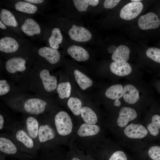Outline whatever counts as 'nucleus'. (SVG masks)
I'll list each match as a JSON object with an SVG mask.
<instances>
[{
    "mask_svg": "<svg viewBox=\"0 0 160 160\" xmlns=\"http://www.w3.org/2000/svg\"><path fill=\"white\" fill-rule=\"evenodd\" d=\"M32 47L31 44L18 53L4 57L1 63V71L5 77L28 88V77L35 66L31 53Z\"/></svg>",
    "mask_w": 160,
    "mask_h": 160,
    "instance_id": "1",
    "label": "nucleus"
},
{
    "mask_svg": "<svg viewBox=\"0 0 160 160\" xmlns=\"http://www.w3.org/2000/svg\"><path fill=\"white\" fill-rule=\"evenodd\" d=\"M5 105L15 112L36 116L42 115L56 108L52 97L35 94H30L20 100Z\"/></svg>",
    "mask_w": 160,
    "mask_h": 160,
    "instance_id": "2",
    "label": "nucleus"
},
{
    "mask_svg": "<svg viewBox=\"0 0 160 160\" xmlns=\"http://www.w3.org/2000/svg\"><path fill=\"white\" fill-rule=\"evenodd\" d=\"M49 70L35 66L28 79L30 92L45 97H52L56 92L58 81L57 77Z\"/></svg>",
    "mask_w": 160,
    "mask_h": 160,
    "instance_id": "3",
    "label": "nucleus"
},
{
    "mask_svg": "<svg viewBox=\"0 0 160 160\" xmlns=\"http://www.w3.org/2000/svg\"><path fill=\"white\" fill-rule=\"evenodd\" d=\"M31 53L35 66L44 68L50 71L60 65L63 62V53L57 49L48 46H33Z\"/></svg>",
    "mask_w": 160,
    "mask_h": 160,
    "instance_id": "4",
    "label": "nucleus"
},
{
    "mask_svg": "<svg viewBox=\"0 0 160 160\" xmlns=\"http://www.w3.org/2000/svg\"><path fill=\"white\" fill-rule=\"evenodd\" d=\"M48 18L50 23L60 28L72 40L80 43L92 40L93 34L87 28L74 24H70L69 20L64 18L52 15Z\"/></svg>",
    "mask_w": 160,
    "mask_h": 160,
    "instance_id": "5",
    "label": "nucleus"
},
{
    "mask_svg": "<svg viewBox=\"0 0 160 160\" xmlns=\"http://www.w3.org/2000/svg\"><path fill=\"white\" fill-rule=\"evenodd\" d=\"M21 149L38 159L39 151L32 138L25 130L22 121H19L7 132Z\"/></svg>",
    "mask_w": 160,
    "mask_h": 160,
    "instance_id": "6",
    "label": "nucleus"
},
{
    "mask_svg": "<svg viewBox=\"0 0 160 160\" xmlns=\"http://www.w3.org/2000/svg\"><path fill=\"white\" fill-rule=\"evenodd\" d=\"M54 109L41 116L51 125L58 136L63 137L68 135L72 132L73 126L70 116L64 111L55 112Z\"/></svg>",
    "mask_w": 160,
    "mask_h": 160,
    "instance_id": "7",
    "label": "nucleus"
},
{
    "mask_svg": "<svg viewBox=\"0 0 160 160\" xmlns=\"http://www.w3.org/2000/svg\"><path fill=\"white\" fill-rule=\"evenodd\" d=\"M10 9L16 18L23 34L31 38H39L45 41L47 29H44L31 15Z\"/></svg>",
    "mask_w": 160,
    "mask_h": 160,
    "instance_id": "8",
    "label": "nucleus"
},
{
    "mask_svg": "<svg viewBox=\"0 0 160 160\" xmlns=\"http://www.w3.org/2000/svg\"><path fill=\"white\" fill-rule=\"evenodd\" d=\"M29 92L28 88L0 76V99L5 104L20 100L30 94Z\"/></svg>",
    "mask_w": 160,
    "mask_h": 160,
    "instance_id": "9",
    "label": "nucleus"
},
{
    "mask_svg": "<svg viewBox=\"0 0 160 160\" xmlns=\"http://www.w3.org/2000/svg\"><path fill=\"white\" fill-rule=\"evenodd\" d=\"M0 34V56L3 58L18 53L31 44L29 41L17 35Z\"/></svg>",
    "mask_w": 160,
    "mask_h": 160,
    "instance_id": "10",
    "label": "nucleus"
},
{
    "mask_svg": "<svg viewBox=\"0 0 160 160\" xmlns=\"http://www.w3.org/2000/svg\"><path fill=\"white\" fill-rule=\"evenodd\" d=\"M40 127L38 134L39 145V152H44L54 151L57 140V132L53 127L45 121L41 116H39Z\"/></svg>",
    "mask_w": 160,
    "mask_h": 160,
    "instance_id": "11",
    "label": "nucleus"
},
{
    "mask_svg": "<svg viewBox=\"0 0 160 160\" xmlns=\"http://www.w3.org/2000/svg\"><path fill=\"white\" fill-rule=\"evenodd\" d=\"M1 153L17 160H34V157L23 151L7 133L0 134Z\"/></svg>",
    "mask_w": 160,
    "mask_h": 160,
    "instance_id": "12",
    "label": "nucleus"
},
{
    "mask_svg": "<svg viewBox=\"0 0 160 160\" xmlns=\"http://www.w3.org/2000/svg\"><path fill=\"white\" fill-rule=\"evenodd\" d=\"M1 4L16 11L31 15L41 14V9L24 0H6L1 1Z\"/></svg>",
    "mask_w": 160,
    "mask_h": 160,
    "instance_id": "13",
    "label": "nucleus"
},
{
    "mask_svg": "<svg viewBox=\"0 0 160 160\" xmlns=\"http://www.w3.org/2000/svg\"><path fill=\"white\" fill-rule=\"evenodd\" d=\"M27 133L33 140L39 152L38 134L40 127L39 116L23 114L21 121Z\"/></svg>",
    "mask_w": 160,
    "mask_h": 160,
    "instance_id": "14",
    "label": "nucleus"
},
{
    "mask_svg": "<svg viewBox=\"0 0 160 160\" xmlns=\"http://www.w3.org/2000/svg\"><path fill=\"white\" fill-rule=\"evenodd\" d=\"M63 47V54L66 53L77 61H86L90 58L89 52L82 46L77 44H68L65 41Z\"/></svg>",
    "mask_w": 160,
    "mask_h": 160,
    "instance_id": "15",
    "label": "nucleus"
},
{
    "mask_svg": "<svg viewBox=\"0 0 160 160\" xmlns=\"http://www.w3.org/2000/svg\"><path fill=\"white\" fill-rule=\"evenodd\" d=\"M19 121L17 120L4 103L0 105V133L7 132L12 127Z\"/></svg>",
    "mask_w": 160,
    "mask_h": 160,
    "instance_id": "16",
    "label": "nucleus"
},
{
    "mask_svg": "<svg viewBox=\"0 0 160 160\" xmlns=\"http://www.w3.org/2000/svg\"><path fill=\"white\" fill-rule=\"evenodd\" d=\"M0 20L17 35L24 38L23 33L21 30L19 23L15 15L9 9H0Z\"/></svg>",
    "mask_w": 160,
    "mask_h": 160,
    "instance_id": "17",
    "label": "nucleus"
},
{
    "mask_svg": "<svg viewBox=\"0 0 160 160\" xmlns=\"http://www.w3.org/2000/svg\"><path fill=\"white\" fill-rule=\"evenodd\" d=\"M52 27L47 29L45 41L48 47L58 50L61 46L63 47L65 41L60 28L56 26Z\"/></svg>",
    "mask_w": 160,
    "mask_h": 160,
    "instance_id": "18",
    "label": "nucleus"
},
{
    "mask_svg": "<svg viewBox=\"0 0 160 160\" xmlns=\"http://www.w3.org/2000/svg\"><path fill=\"white\" fill-rule=\"evenodd\" d=\"M143 8V4L140 1L129 3L121 9L120 16L125 20H132L136 17L140 13Z\"/></svg>",
    "mask_w": 160,
    "mask_h": 160,
    "instance_id": "19",
    "label": "nucleus"
},
{
    "mask_svg": "<svg viewBox=\"0 0 160 160\" xmlns=\"http://www.w3.org/2000/svg\"><path fill=\"white\" fill-rule=\"evenodd\" d=\"M137 23L140 29L146 30L159 27L160 20L155 13L150 12L141 16L138 20Z\"/></svg>",
    "mask_w": 160,
    "mask_h": 160,
    "instance_id": "20",
    "label": "nucleus"
},
{
    "mask_svg": "<svg viewBox=\"0 0 160 160\" xmlns=\"http://www.w3.org/2000/svg\"><path fill=\"white\" fill-rule=\"evenodd\" d=\"M124 133L128 138L139 139L145 137L148 134V131L142 124H131L125 127Z\"/></svg>",
    "mask_w": 160,
    "mask_h": 160,
    "instance_id": "21",
    "label": "nucleus"
},
{
    "mask_svg": "<svg viewBox=\"0 0 160 160\" xmlns=\"http://www.w3.org/2000/svg\"><path fill=\"white\" fill-rule=\"evenodd\" d=\"M137 116V113L134 109L124 107L121 109L119 112L117 121V124L120 127H126L129 121L135 119Z\"/></svg>",
    "mask_w": 160,
    "mask_h": 160,
    "instance_id": "22",
    "label": "nucleus"
},
{
    "mask_svg": "<svg viewBox=\"0 0 160 160\" xmlns=\"http://www.w3.org/2000/svg\"><path fill=\"white\" fill-rule=\"evenodd\" d=\"M110 68L112 73L119 76L128 75L132 71L129 64L125 62L113 61L111 64Z\"/></svg>",
    "mask_w": 160,
    "mask_h": 160,
    "instance_id": "23",
    "label": "nucleus"
},
{
    "mask_svg": "<svg viewBox=\"0 0 160 160\" xmlns=\"http://www.w3.org/2000/svg\"><path fill=\"white\" fill-rule=\"evenodd\" d=\"M123 94L124 101L130 104L135 103L139 98L138 90L132 84H127L123 87Z\"/></svg>",
    "mask_w": 160,
    "mask_h": 160,
    "instance_id": "24",
    "label": "nucleus"
},
{
    "mask_svg": "<svg viewBox=\"0 0 160 160\" xmlns=\"http://www.w3.org/2000/svg\"><path fill=\"white\" fill-rule=\"evenodd\" d=\"M71 85L69 81H60L58 83L56 89L58 98L60 100L69 98L71 96Z\"/></svg>",
    "mask_w": 160,
    "mask_h": 160,
    "instance_id": "25",
    "label": "nucleus"
},
{
    "mask_svg": "<svg viewBox=\"0 0 160 160\" xmlns=\"http://www.w3.org/2000/svg\"><path fill=\"white\" fill-rule=\"evenodd\" d=\"M130 53V49L127 46L120 45L112 54V60L113 61L127 62L129 59Z\"/></svg>",
    "mask_w": 160,
    "mask_h": 160,
    "instance_id": "26",
    "label": "nucleus"
},
{
    "mask_svg": "<svg viewBox=\"0 0 160 160\" xmlns=\"http://www.w3.org/2000/svg\"><path fill=\"white\" fill-rule=\"evenodd\" d=\"M73 74L76 82L82 90H84L92 85V80L79 70H75Z\"/></svg>",
    "mask_w": 160,
    "mask_h": 160,
    "instance_id": "27",
    "label": "nucleus"
},
{
    "mask_svg": "<svg viewBox=\"0 0 160 160\" xmlns=\"http://www.w3.org/2000/svg\"><path fill=\"white\" fill-rule=\"evenodd\" d=\"M100 128L95 124L86 123L82 124L77 131L78 135L81 137L95 135L100 132Z\"/></svg>",
    "mask_w": 160,
    "mask_h": 160,
    "instance_id": "28",
    "label": "nucleus"
},
{
    "mask_svg": "<svg viewBox=\"0 0 160 160\" xmlns=\"http://www.w3.org/2000/svg\"><path fill=\"white\" fill-rule=\"evenodd\" d=\"M80 115L85 123L95 124L97 122V117L96 114L92 109L88 107H82Z\"/></svg>",
    "mask_w": 160,
    "mask_h": 160,
    "instance_id": "29",
    "label": "nucleus"
},
{
    "mask_svg": "<svg viewBox=\"0 0 160 160\" xmlns=\"http://www.w3.org/2000/svg\"><path fill=\"white\" fill-rule=\"evenodd\" d=\"M147 129L151 135L154 137L160 133V116L154 114L152 117L151 122L147 125Z\"/></svg>",
    "mask_w": 160,
    "mask_h": 160,
    "instance_id": "30",
    "label": "nucleus"
},
{
    "mask_svg": "<svg viewBox=\"0 0 160 160\" xmlns=\"http://www.w3.org/2000/svg\"><path fill=\"white\" fill-rule=\"evenodd\" d=\"M73 5L78 11L86 12L90 6L95 7L99 4V0H73Z\"/></svg>",
    "mask_w": 160,
    "mask_h": 160,
    "instance_id": "31",
    "label": "nucleus"
},
{
    "mask_svg": "<svg viewBox=\"0 0 160 160\" xmlns=\"http://www.w3.org/2000/svg\"><path fill=\"white\" fill-rule=\"evenodd\" d=\"M123 88L121 84L112 85L107 89L105 95L107 98L112 100L119 99L123 96Z\"/></svg>",
    "mask_w": 160,
    "mask_h": 160,
    "instance_id": "32",
    "label": "nucleus"
},
{
    "mask_svg": "<svg viewBox=\"0 0 160 160\" xmlns=\"http://www.w3.org/2000/svg\"><path fill=\"white\" fill-rule=\"evenodd\" d=\"M68 107L72 113L76 116L80 115L82 108V103L79 98L75 97H70L67 101Z\"/></svg>",
    "mask_w": 160,
    "mask_h": 160,
    "instance_id": "33",
    "label": "nucleus"
},
{
    "mask_svg": "<svg viewBox=\"0 0 160 160\" xmlns=\"http://www.w3.org/2000/svg\"><path fill=\"white\" fill-rule=\"evenodd\" d=\"M146 54L150 58L160 63V49L155 47H150L147 50Z\"/></svg>",
    "mask_w": 160,
    "mask_h": 160,
    "instance_id": "34",
    "label": "nucleus"
},
{
    "mask_svg": "<svg viewBox=\"0 0 160 160\" xmlns=\"http://www.w3.org/2000/svg\"><path fill=\"white\" fill-rule=\"evenodd\" d=\"M58 156L54 150L40 152L37 159L38 160H59Z\"/></svg>",
    "mask_w": 160,
    "mask_h": 160,
    "instance_id": "35",
    "label": "nucleus"
},
{
    "mask_svg": "<svg viewBox=\"0 0 160 160\" xmlns=\"http://www.w3.org/2000/svg\"><path fill=\"white\" fill-rule=\"evenodd\" d=\"M150 158L152 160H160V146L155 145L151 146L148 151Z\"/></svg>",
    "mask_w": 160,
    "mask_h": 160,
    "instance_id": "36",
    "label": "nucleus"
},
{
    "mask_svg": "<svg viewBox=\"0 0 160 160\" xmlns=\"http://www.w3.org/2000/svg\"><path fill=\"white\" fill-rule=\"evenodd\" d=\"M109 160H127L125 153L123 151H117L111 156Z\"/></svg>",
    "mask_w": 160,
    "mask_h": 160,
    "instance_id": "37",
    "label": "nucleus"
},
{
    "mask_svg": "<svg viewBox=\"0 0 160 160\" xmlns=\"http://www.w3.org/2000/svg\"><path fill=\"white\" fill-rule=\"evenodd\" d=\"M120 0H105L104 1L103 6L107 9H111L115 7L120 1Z\"/></svg>",
    "mask_w": 160,
    "mask_h": 160,
    "instance_id": "38",
    "label": "nucleus"
},
{
    "mask_svg": "<svg viewBox=\"0 0 160 160\" xmlns=\"http://www.w3.org/2000/svg\"><path fill=\"white\" fill-rule=\"evenodd\" d=\"M25 1L36 5L41 9L47 4V1L44 0H24Z\"/></svg>",
    "mask_w": 160,
    "mask_h": 160,
    "instance_id": "39",
    "label": "nucleus"
},
{
    "mask_svg": "<svg viewBox=\"0 0 160 160\" xmlns=\"http://www.w3.org/2000/svg\"><path fill=\"white\" fill-rule=\"evenodd\" d=\"M117 47L114 45H112L109 46L107 49L108 52L110 54H113L116 50Z\"/></svg>",
    "mask_w": 160,
    "mask_h": 160,
    "instance_id": "40",
    "label": "nucleus"
},
{
    "mask_svg": "<svg viewBox=\"0 0 160 160\" xmlns=\"http://www.w3.org/2000/svg\"><path fill=\"white\" fill-rule=\"evenodd\" d=\"M114 105L116 107H119L121 105V102L119 99H117L115 100L114 103Z\"/></svg>",
    "mask_w": 160,
    "mask_h": 160,
    "instance_id": "41",
    "label": "nucleus"
},
{
    "mask_svg": "<svg viewBox=\"0 0 160 160\" xmlns=\"http://www.w3.org/2000/svg\"><path fill=\"white\" fill-rule=\"evenodd\" d=\"M71 160H81L77 158L74 157L72 158Z\"/></svg>",
    "mask_w": 160,
    "mask_h": 160,
    "instance_id": "42",
    "label": "nucleus"
},
{
    "mask_svg": "<svg viewBox=\"0 0 160 160\" xmlns=\"http://www.w3.org/2000/svg\"><path fill=\"white\" fill-rule=\"evenodd\" d=\"M141 0H131L132 2H137V1H140Z\"/></svg>",
    "mask_w": 160,
    "mask_h": 160,
    "instance_id": "43",
    "label": "nucleus"
}]
</instances>
